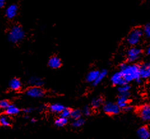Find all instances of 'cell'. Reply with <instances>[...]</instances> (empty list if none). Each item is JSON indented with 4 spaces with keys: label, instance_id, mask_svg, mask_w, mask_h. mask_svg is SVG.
Here are the masks:
<instances>
[{
    "label": "cell",
    "instance_id": "obj_1",
    "mask_svg": "<svg viewBox=\"0 0 150 139\" xmlns=\"http://www.w3.org/2000/svg\"><path fill=\"white\" fill-rule=\"evenodd\" d=\"M120 71L126 83H129L135 81L139 83L142 80L140 76L139 66L137 64L123 63L120 65Z\"/></svg>",
    "mask_w": 150,
    "mask_h": 139
},
{
    "label": "cell",
    "instance_id": "obj_2",
    "mask_svg": "<svg viewBox=\"0 0 150 139\" xmlns=\"http://www.w3.org/2000/svg\"><path fill=\"white\" fill-rule=\"evenodd\" d=\"M143 36L142 30L139 28H135L132 29L128 34L126 41L127 44L130 46H135L140 43Z\"/></svg>",
    "mask_w": 150,
    "mask_h": 139
},
{
    "label": "cell",
    "instance_id": "obj_3",
    "mask_svg": "<svg viewBox=\"0 0 150 139\" xmlns=\"http://www.w3.org/2000/svg\"><path fill=\"white\" fill-rule=\"evenodd\" d=\"M24 37V31L19 25L13 26L8 34V39L10 42L16 44L23 40Z\"/></svg>",
    "mask_w": 150,
    "mask_h": 139
},
{
    "label": "cell",
    "instance_id": "obj_4",
    "mask_svg": "<svg viewBox=\"0 0 150 139\" xmlns=\"http://www.w3.org/2000/svg\"><path fill=\"white\" fill-rule=\"evenodd\" d=\"M142 50L139 47L135 46H132L131 48L128 49L127 52V60L128 62L133 63L137 61L142 55Z\"/></svg>",
    "mask_w": 150,
    "mask_h": 139
},
{
    "label": "cell",
    "instance_id": "obj_5",
    "mask_svg": "<svg viewBox=\"0 0 150 139\" xmlns=\"http://www.w3.org/2000/svg\"><path fill=\"white\" fill-rule=\"evenodd\" d=\"M102 109L103 112L109 115H117L120 112V110H121L116 103H114L109 101L103 103Z\"/></svg>",
    "mask_w": 150,
    "mask_h": 139
},
{
    "label": "cell",
    "instance_id": "obj_6",
    "mask_svg": "<svg viewBox=\"0 0 150 139\" xmlns=\"http://www.w3.org/2000/svg\"><path fill=\"white\" fill-rule=\"evenodd\" d=\"M138 113L140 118L145 121L149 122L150 121V105L146 104L141 106L138 110Z\"/></svg>",
    "mask_w": 150,
    "mask_h": 139
},
{
    "label": "cell",
    "instance_id": "obj_7",
    "mask_svg": "<svg viewBox=\"0 0 150 139\" xmlns=\"http://www.w3.org/2000/svg\"><path fill=\"white\" fill-rule=\"evenodd\" d=\"M44 91L40 87L31 86L26 91V94L31 98H40L44 96Z\"/></svg>",
    "mask_w": 150,
    "mask_h": 139
},
{
    "label": "cell",
    "instance_id": "obj_8",
    "mask_svg": "<svg viewBox=\"0 0 150 139\" xmlns=\"http://www.w3.org/2000/svg\"><path fill=\"white\" fill-rule=\"evenodd\" d=\"M140 76L142 79L150 78V62H146L139 66Z\"/></svg>",
    "mask_w": 150,
    "mask_h": 139
},
{
    "label": "cell",
    "instance_id": "obj_9",
    "mask_svg": "<svg viewBox=\"0 0 150 139\" xmlns=\"http://www.w3.org/2000/svg\"><path fill=\"white\" fill-rule=\"evenodd\" d=\"M110 81H111V83L114 85H117V86H120V85L126 83L120 71L116 72L112 74L111 77H110Z\"/></svg>",
    "mask_w": 150,
    "mask_h": 139
},
{
    "label": "cell",
    "instance_id": "obj_10",
    "mask_svg": "<svg viewBox=\"0 0 150 139\" xmlns=\"http://www.w3.org/2000/svg\"><path fill=\"white\" fill-rule=\"evenodd\" d=\"M130 94H119L118 97L117 98L116 103L121 109H124L128 105V97Z\"/></svg>",
    "mask_w": 150,
    "mask_h": 139
},
{
    "label": "cell",
    "instance_id": "obj_11",
    "mask_svg": "<svg viewBox=\"0 0 150 139\" xmlns=\"http://www.w3.org/2000/svg\"><path fill=\"white\" fill-rule=\"evenodd\" d=\"M17 10H18V8L15 4L10 5L9 6L7 7V9L5 10V15L7 18L11 19L15 17L17 13Z\"/></svg>",
    "mask_w": 150,
    "mask_h": 139
},
{
    "label": "cell",
    "instance_id": "obj_12",
    "mask_svg": "<svg viewBox=\"0 0 150 139\" xmlns=\"http://www.w3.org/2000/svg\"><path fill=\"white\" fill-rule=\"evenodd\" d=\"M137 136L141 139H148L150 137V132L146 126H141L137 130Z\"/></svg>",
    "mask_w": 150,
    "mask_h": 139
},
{
    "label": "cell",
    "instance_id": "obj_13",
    "mask_svg": "<svg viewBox=\"0 0 150 139\" xmlns=\"http://www.w3.org/2000/svg\"><path fill=\"white\" fill-rule=\"evenodd\" d=\"M49 66L52 69H58L62 66V60L57 56H52L48 62Z\"/></svg>",
    "mask_w": 150,
    "mask_h": 139
},
{
    "label": "cell",
    "instance_id": "obj_14",
    "mask_svg": "<svg viewBox=\"0 0 150 139\" xmlns=\"http://www.w3.org/2000/svg\"><path fill=\"white\" fill-rule=\"evenodd\" d=\"M100 71L98 70H93L91 71L90 72H89L87 74L86 77V80L87 82L89 83H93L97 78Z\"/></svg>",
    "mask_w": 150,
    "mask_h": 139
},
{
    "label": "cell",
    "instance_id": "obj_15",
    "mask_svg": "<svg viewBox=\"0 0 150 139\" xmlns=\"http://www.w3.org/2000/svg\"><path fill=\"white\" fill-rule=\"evenodd\" d=\"M28 83L31 86H35V87H42L44 85V81H43L41 78L36 77V76H33L31 77L29 81H28Z\"/></svg>",
    "mask_w": 150,
    "mask_h": 139
},
{
    "label": "cell",
    "instance_id": "obj_16",
    "mask_svg": "<svg viewBox=\"0 0 150 139\" xmlns=\"http://www.w3.org/2000/svg\"><path fill=\"white\" fill-rule=\"evenodd\" d=\"M19 112V108L14 105H10L8 106V108L5 110L6 115H15L18 114Z\"/></svg>",
    "mask_w": 150,
    "mask_h": 139
},
{
    "label": "cell",
    "instance_id": "obj_17",
    "mask_svg": "<svg viewBox=\"0 0 150 139\" xmlns=\"http://www.w3.org/2000/svg\"><path fill=\"white\" fill-rule=\"evenodd\" d=\"M21 82L17 78H13L9 82V87L13 91H18L21 88Z\"/></svg>",
    "mask_w": 150,
    "mask_h": 139
},
{
    "label": "cell",
    "instance_id": "obj_18",
    "mask_svg": "<svg viewBox=\"0 0 150 139\" xmlns=\"http://www.w3.org/2000/svg\"><path fill=\"white\" fill-rule=\"evenodd\" d=\"M65 107L63 105L59 104V103H54V104H52L49 106V110L51 112L55 113H60L62 112L63 109Z\"/></svg>",
    "mask_w": 150,
    "mask_h": 139
},
{
    "label": "cell",
    "instance_id": "obj_19",
    "mask_svg": "<svg viewBox=\"0 0 150 139\" xmlns=\"http://www.w3.org/2000/svg\"><path fill=\"white\" fill-rule=\"evenodd\" d=\"M107 75H108V71L106 69H103L102 71H100L97 78H96V80L92 83L93 85V86H96V85H98L100 83H101V81L104 79Z\"/></svg>",
    "mask_w": 150,
    "mask_h": 139
},
{
    "label": "cell",
    "instance_id": "obj_20",
    "mask_svg": "<svg viewBox=\"0 0 150 139\" xmlns=\"http://www.w3.org/2000/svg\"><path fill=\"white\" fill-rule=\"evenodd\" d=\"M130 86L128 83H125L121 85H120L117 91H118L119 94H130Z\"/></svg>",
    "mask_w": 150,
    "mask_h": 139
},
{
    "label": "cell",
    "instance_id": "obj_21",
    "mask_svg": "<svg viewBox=\"0 0 150 139\" xmlns=\"http://www.w3.org/2000/svg\"><path fill=\"white\" fill-rule=\"evenodd\" d=\"M103 103V99L100 97L93 98L91 102V108L94 109H97L99 107H100V106L102 105Z\"/></svg>",
    "mask_w": 150,
    "mask_h": 139
},
{
    "label": "cell",
    "instance_id": "obj_22",
    "mask_svg": "<svg viewBox=\"0 0 150 139\" xmlns=\"http://www.w3.org/2000/svg\"><path fill=\"white\" fill-rule=\"evenodd\" d=\"M10 124H11V122L7 115H0V125L4 127H8L10 126Z\"/></svg>",
    "mask_w": 150,
    "mask_h": 139
},
{
    "label": "cell",
    "instance_id": "obj_23",
    "mask_svg": "<svg viewBox=\"0 0 150 139\" xmlns=\"http://www.w3.org/2000/svg\"><path fill=\"white\" fill-rule=\"evenodd\" d=\"M68 123V118L65 117H63L60 116V117L56 119L54 124L56 126L58 127H63L65 126L66 124Z\"/></svg>",
    "mask_w": 150,
    "mask_h": 139
},
{
    "label": "cell",
    "instance_id": "obj_24",
    "mask_svg": "<svg viewBox=\"0 0 150 139\" xmlns=\"http://www.w3.org/2000/svg\"><path fill=\"white\" fill-rule=\"evenodd\" d=\"M82 113L83 112H82L80 110H78V109L72 110V112H71L70 117H72L74 120L81 118L82 116Z\"/></svg>",
    "mask_w": 150,
    "mask_h": 139
},
{
    "label": "cell",
    "instance_id": "obj_25",
    "mask_svg": "<svg viewBox=\"0 0 150 139\" xmlns=\"http://www.w3.org/2000/svg\"><path fill=\"white\" fill-rule=\"evenodd\" d=\"M84 123H85L84 120L83 119H82L81 117V118L74 120L72 125L74 128H80L83 125H84Z\"/></svg>",
    "mask_w": 150,
    "mask_h": 139
},
{
    "label": "cell",
    "instance_id": "obj_26",
    "mask_svg": "<svg viewBox=\"0 0 150 139\" xmlns=\"http://www.w3.org/2000/svg\"><path fill=\"white\" fill-rule=\"evenodd\" d=\"M142 30L144 36L147 38H150V24H146Z\"/></svg>",
    "mask_w": 150,
    "mask_h": 139
},
{
    "label": "cell",
    "instance_id": "obj_27",
    "mask_svg": "<svg viewBox=\"0 0 150 139\" xmlns=\"http://www.w3.org/2000/svg\"><path fill=\"white\" fill-rule=\"evenodd\" d=\"M71 112L72 110L68 108H65L63 109V111L60 113V115L63 117H65V118H69L70 117L71 115Z\"/></svg>",
    "mask_w": 150,
    "mask_h": 139
},
{
    "label": "cell",
    "instance_id": "obj_28",
    "mask_svg": "<svg viewBox=\"0 0 150 139\" xmlns=\"http://www.w3.org/2000/svg\"><path fill=\"white\" fill-rule=\"evenodd\" d=\"M10 105V103L6 100H2L0 101V108L2 110H6Z\"/></svg>",
    "mask_w": 150,
    "mask_h": 139
},
{
    "label": "cell",
    "instance_id": "obj_29",
    "mask_svg": "<svg viewBox=\"0 0 150 139\" xmlns=\"http://www.w3.org/2000/svg\"><path fill=\"white\" fill-rule=\"evenodd\" d=\"M83 113H84V115H85L86 116H89L91 113V108L89 107L88 106H85L83 109Z\"/></svg>",
    "mask_w": 150,
    "mask_h": 139
},
{
    "label": "cell",
    "instance_id": "obj_30",
    "mask_svg": "<svg viewBox=\"0 0 150 139\" xmlns=\"http://www.w3.org/2000/svg\"><path fill=\"white\" fill-rule=\"evenodd\" d=\"M133 109H134V106H132L130 105H128L123 110H125L126 112H130V111H132V110H133Z\"/></svg>",
    "mask_w": 150,
    "mask_h": 139
},
{
    "label": "cell",
    "instance_id": "obj_31",
    "mask_svg": "<svg viewBox=\"0 0 150 139\" xmlns=\"http://www.w3.org/2000/svg\"><path fill=\"white\" fill-rule=\"evenodd\" d=\"M33 110V109H32L31 108H26L24 110V112L26 113H31Z\"/></svg>",
    "mask_w": 150,
    "mask_h": 139
},
{
    "label": "cell",
    "instance_id": "obj_32",
    "mask_svg": "<svg viewBox=\"0 0 150 139\" xmlns=\"http://www.w3.org/2000/svg\"><path fill=\"white\" fill-rule=\"evenodd\" d=\"M5 4V0H0V9L3 8Z\"/></svg>",
    "mask_w": 150,
    "mask_h": 139
},
{
    "label": "cell",
    "instance_id": "obj_33",
    "mask_svg": "<svg viewBox=\"0 0 150 139\" xmlns=\"http://www.w3.org/2000/svg\"><path fill=\"white\" fill-rule=\"evenodd\" d=\"M146 53H147L148 55H150V45H149V46L147 48V49H146Z\"/></svg>",
    "mask_w": 150,
    "mask_h": 139
},
{
    "label": "cell",
    "instance_id": "obj_34",
    "mask_svg": "<svg viewBox=\"0 0 150 139\" xmlns=\"http://www.w3.org/2000/svg\"><path fill=\"white\" fill-rule=\"evenodd\" d=\"M36 121H37V120L35 119H34V118H33V119H32L31 120V122L33 123H35V122H36Z\"/></svg>",
    "mask_w": 150,
    "mask_h": 139
}]
</instances>
